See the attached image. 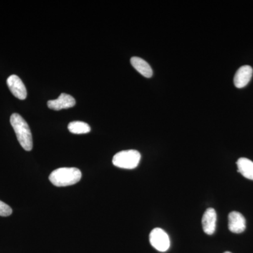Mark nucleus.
<instances>
[{
    "label": "nucleus",
    "mask_w": 253,
    "mask_h": 253,
    "mask_svg": "<svg viewBox=\"0 0 253 253\" xmlns=\"http://www.w3.org/2000/svg\"><path fill=\"white\" fill-rule=\"evenodd\" d=\"M253 70L250 66H244L236 71L234 78V85L243 88L249 84L253 76Z\"/></svg>",
    "instance_id": "9"
},
{
    "label": "nucleus",
    "mask_w": 253,
    "mask_h": 253,
    "mask_svg": "<svg viewBox=\"0 0 253 253\" xmlns=\"http://www.w3.org/2000/svg\"><path fill=\"white\" fill-rule=\"evenodd\" d=\"M149 241L151 246L160 252H166L170 246L169 236L161 228H155L151 231Z\"/></svg>",
    "instance_id": "4"
},
{
    "label": "nucleus",
    "mask_w": 253,
    "mask_h": 253,
    "mask_svg": "<svg viewBox=\"0 0 253 253\" xmlns=\"http://www.w3.org/2000/svg\"><path fill=\"white\" fill-rule=\"evenodd\" d=\"M217 223V213L213 208H208L202 218V226L204 232L208 235L214 234Z\"/></svg>",
    "instance_id": "8"
},
{
    "label": "nucleus",
    "mask_w": 253,
    "mask_h": 253,
    "mask_svg": "<svg viewBox=\"0 0 253 253\" xmlns=\"http://www.w3.org/2000/svg\"><path fill=\"white\" fill-rule=\"evenodd\" d=\"M12 214V209L7 204L0 201V216L8 217Z\"/></svg>",
    "instance_id": "13"
},
{
    "label": "nucleus",
    "mask_w": 253,
    "mask_h": 253,
    "mask_svg": "<svg viewBox=\"0 0 253 253\" xmlns=\"http://www.w3.org/2000/svg\"><path fill=\"white\" fill-rule=\"evenodd\" d=\"M10 123L14 128L16 137L23 149L30 151L33 149V136L27 122L18 113H13Z\"/></svg>",
    "instance_id": "1"
},
{
    "label": "nucleus",
    "mask_w": 253,
    "mask_h": 253,
    "mask_svg": "<svg viewBox=\"0 0 253 253\" xmlns=\"http://www.w3.org/2000/svg\"><path fill=\"white\" fill-rule=\"evenodd\" d=\"M7 85L15 97L18 99L24 100L27 97V90L21 78L16 75H12L8 78Z\"/></svg>",
    "instance_id": "5"
},
{
    "label": "nucleus",
    "mask_w": 253,
    "mask_h": 253,
    "mask_svg": "<svg viewBox=\"0 0 253 253\" xmlns=\"http://www.w3.org/2000/svg\"><path fill=\"white\" fill-rule=\"evenodd\" d=\"M76 105V100L71 95L62 93L59 98L54 100H49L47 102L49 109L54 111L70 109Z\"/></svg>",
    "instance_id": "6"
},
{
    "label": "nucleus",
    "mask_w": 253,
    "mask_h": 253,
    "mask_svg": "<svg viewBox=\"0 0 253 253\" xmlns=\"http://www.w3.org/2000/svg\"><path fill=\"white\" fill-rule=\"evenodd\" d=\"M231 253L230 252H225V253Z\"/></svg>",
    "instance_id": "14"
},
{
    "label": "nucleus",
    "mask_w": 253,
    "mask_h": 253,
    "mask_svg": "<svg viewBox=\"0 0 253 253\" xmlns=\"http://www.w3.org/2000/svg\"><path fill=\"white\" fill-rule=\"evenodd\" d=\"M81 171L76 168H61L55 169L49 175V181L58 187L76 184L81 180Z\"/></svg>",
    "instance_id": "2"
},
{
    "label": "nucleus",
    "mask_w": 253,
    "mask_h": 253,
    "mask_svg": "<svg viewBox=\"0 0 253 253\" xmlns=\"http://www.w3.org/2000/svg\"><path fill=\"white\" fill-rule=\"evenodd\" d=\"M130 62L131 66L144 77L149 78L153 76L152 68L144 59L134 56L131 58Z\"/></svg>",
    "instance_id": "10"
},
{
    "label": "nucleus",
    "mask_w": 253,
    "mask_h": 253,
    "mask_svg": "<svg viewBox=\"0 0 253 253\" xmlns=\"http://www.w3.org/2000/svg\"><path fill=\"white\" fill-rule=\"evenodd\" d=\"M238 171L246 179L253 180V162L246 158H241L238 160Z\"/></svg>",
    "instance_id": "11"
},
{
    "label": "nucleus",
    "mask_w": 253,
    "mask_h": 253,
    "mask_svg": "<svg viewBox=\"0 0 253 253\" xmlns=\"http://www.w3.org/2000/svg\"><path fill=\"white\" fill-rule=\"evenodd\" d=\"M229 229L234 234H241L246 230V221L242 214L236 211L229 214Z\"/></svg>",
    "instance_id": "7"
},
{
    "label": "nucleus",
    "mask_w": 253,
    "mask_h": 253,
    "mask_svg": "<svg viewBox=\"0 0 253 253\" xmlns=\"http://www.w3.org/2000/svg\"><path fill=\"white\" fill-rule=\"evenodd\" d=\"M141 160V154L136 150L121 151L113 156V163L116 167L131 169L137 167Z\"/></svg>",
    "instance_id": "3"
},
{
    "label": "nucleus",
    "mask_w": 253,
    "mask_h": 253,
    "mask_svg": "<svg viewBox=\"0 0 253 253\" xmlns=\"http://www.w3.org/2000/svg\"><path fill=\"white\" fill-rule=\"evenodd\" d=\"M68 130L73 134H86L91 131V127L87 123L81 121H73L70 123L68 126Z\"/></svg>",
    "instance_id": "12"
}]
</instances>
